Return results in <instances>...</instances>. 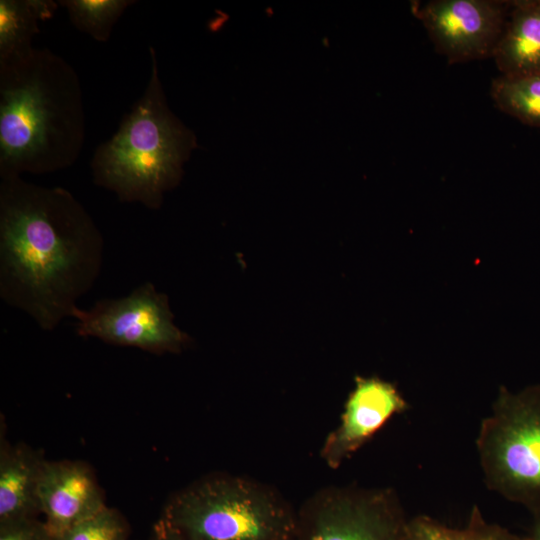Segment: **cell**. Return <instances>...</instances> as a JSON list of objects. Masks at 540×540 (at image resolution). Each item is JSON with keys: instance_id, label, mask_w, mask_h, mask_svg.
Here are the masks:
<instances>
[{"instance_id": "8", "label": "cell", "mask_w": 540, "mask_h": 540, "mask_svg": "<svg viewBox=\"0 0 540 540\" xmlns=\"http://www.w3.org/2000/svg\"><path fill=\"white\" fill-rule=\"evenodd\" d=\"M391 491L345 492L327 497L307 517L303 540H406Z\"/></svg>"}, {"instance_id": "12", "label": "cell", "mask_w": 540, "mask_h": 540, "mask_svg": "<svg viewBox=\"0 0 540 540\" xmlns=\"http://www.w3.org/2000/svg\"><path fill=\"white\" fill-rule=\"evenodd\" d=\"M492 57L502 76L540 75V0L511 1Z\"/></svg>"}, {"instance_id": "19", "label": "cell", "mask_w": 540, "mask_h": 540, "mask_svg": "<svg viewBox=\"0 0 540 540\" xmlns=\"http://www.w3.org/2000/svg\"><path fill=\"white\" fill-rule=\"evenodd\" d=\"M149 540H187L175 530L162 516L152 527Z\"/></svg>"}, {"instance_id": "9", "label": "cell", "mask_w": 540, "mask_h": 540, "mask_svg": "<svg viewBox=\"0 0 540 540\" xmlns=\"http://www.w3.org/2000/svg\"><path fill=\"white\" fill-rule=\"evenodd\" d=\"M354 381L340 423L322 449L321 455L331 468L339 467L394 415L410 408L394 383L377 376H356Z\"/></svg>"}, {"instance_id": "13", "label": "cell", "mask_w": 540, "mask_h": 540, "mask_svg": "<svg viewBox=\"0 0 540 540\" xmlns=\"http://www.w3.org/2000/svg\"><path fill=\"white\" fill-rule=\"evenodd\" d=\"M58 6L52 0H0V60L31 51L39 23L52 18Z\"/></svg>"}, {"instance_id": "4", "label": "cell", "mask_w": 540, "mask_h": 540, "mask_svg": "<svg viewBox=\"0 0 540 540\" xmlns=\"http://www.w3.org/2000/svg\"><path fill=\"white\" fill-rule=\"evenodd\" d=\"M162 517L187 540H296L298 521L274 496L237 478H212L173 496Z\"/></svg>"}, {"instance_id": "16", "label": "cell", "mask_w": 540, "mask_h": 540, "mask_svg": "<svg viewBox=\"0 0 540 540\" xmlns=\"http://www.w3.org/2000/svg\"><path fill=\"white\" fill-rule=\"evenodd\" d=\"M71 23L98 42H106L131 0H60Z\"/></svg>"}, {"instance_id": "17", "label": "cell", "mask_w": 540, "mask_h": 540, "mask_svg": "<svg viewBox=\"0 0 540 540\" xmlns=\"http://www.w3.org/2000/svg\"><path fill=\"white\" fill-rule=\"evenodd\" d=\"M57 540H129V526L124 517L111 507L75 524Z\"/></svg>"}, {"instance_id": "14", "label": "cell", "mask_w": 540, "mask_h": 540, "mask_svg": "<svg viewBox=\"0 0 540 540\" xmlns=\"http://www.w3.org/2000/svg\"><path fill=\"white\" fill-rule=\"evenodd\" d=\"M491 97L502 112L525 125L540 128V75L499 76L491 84Z\"/></svg>"}, {"instance_id": "20", "label": "cell", "mask_w": 540, "mask_h": 540, "mask_svg": "<svg viewBox=\"0 0 540 540\" xmlns=\"http://www.w3.org/2000/svg\"><path fill=\"white\" fill-rule=\"evenodd\" d=\"M532 515V530L529 540H540V506L529 511Z\"/></svg>"}, {"instance_id": "5", "label": "cell", "mask_w": 540, "mask_h": 540, "mask_svg": "<svg viewBox=\"0 0 540 540\" xmlns=\"http://www.w3.org/2000/svg\"><path fill=\"white\" fill-rule=\"evenodd\" d=\"M475 446L489 490L528 511L540 506V384L501 386Z\"/></svg>"}, {"instance_id": "2", "label": "cell", "mask_w": 540, "mask_h": 540, "mask_svg": "<svg viewBox=\"0 0 540 540\" xmlns=\"http://www.w3.org/2000/svg\"><path fill=\"white\" fill-rule=\"evenodd\" d=\"M85 112L75 69L47 48L0 60V177L48 174L78 159Z\"/></svg>"}, {"instance_id": "15", "label": "cell", "mask_w": 540, "mask_h": 540, "mask_svg": "<svg viewBox=\"0 0 540 540\" xmlns=\"http://www.w3.org/2000/svg\"><path fill=\"white\" fill-rule=\"evenodd\" d=\"M406 540H526L502 527L487 523L474 506L468 524L453 528L426 516L412 519L406 527ZM529 540V539H527Z\"/></svg>"}, {"instance_id": "3", "label": "cell", "mask_w": 540, "mask_h": 540, "mask_svg": "<svg viewBox=\"0 0 540 540\" xmlns=\"http://www.w3.org/2000/svg\"><path fill=\"white\" fill-rule=\"evenodd\" d=\"M151 73L140 98L90 162L96 185L122 202L157 210L178 185L184 163L197 146L195 134L170 110L150 47Z\"/></svg>"}, {"instance_id": "18", "label": "cell", "mask_w": 540, "mask_h": 540, "mask_svg": "<svg viewBox=\"0 0 540 540\" xmlns=\"http://www.w3.org/2000/svg\"><path fill=\"white\" fill-rule=\"evenodd\" d=\"M0 540H57L43 520L29 518L0 524Z\"/></svg>"}, {"instance_id": "10", "label": "cell", "mask_w": 540, "mask_h": 540, "mask_svg": "<svg viewBox=\"0 0 540 540\" xmlns=\"http://www.w3.org/2000/svg\"><path fill=\"white\" fill-rule=\"evenodd\" d=\"M37 499L42 520L56 538L107 506L91 467L78 460H46Z\"/></svg>"}, {"instance_id": "6", "label": "cell", "mask_w": 540, "mask_h": 540, "mask_svg": "<svg viewBox=\"0 0 540 540\" xmlns=\"http://www.w3.org/2000/svg\"><path fill=\"white\" fill-rule=\"evenodd\" d=\"M72 318L79 336L154 354L179 352L189 342L174 323L168 296L151 282L124 297L101 299L88 309L77 307Z\"/></svg>"}, {"instance_id": "7", "label": "cell", "mask_w": 540, "mask_h": 540, "mask_svg": "<svg viewBox=\"0 0 540 540\" xmlns=\"http://www.w3.org/2000/svg\"><path fill=\"white\" fill-rule=\"evenodd\" d=\"M511 1L432 0L412 5L436 51L449 63L493 56Z\"/></svg>"}, {"instance_id": "11", "label": "cell", "mask_w": 540, "mask_h": 540, "mask_svg": "<svg viewBox=\"0 0 540 540\" xmlns=\"http://www.w3.org/2000/svg\"><path fill=\"white\" fill-rule=\"evenodd\" d=\"M46 459L19 443L0 444V524L38 518L37 490Z\"/></svg>"}, {"instance_id": "1", "label": "cell", "mask_w": 540, "mask_h": 540, "mask_svg": "<svg viewBox=\"0 0 540 540\" xmlns=\"http://www.w3.org/2000/svg\"><path fill=\"white\" fill-rule=\"evenodd\" d=\"M104 240L68 190L22 177L0 183V296L52 331L97 280Z\"/></svg>"}]
</instances>
